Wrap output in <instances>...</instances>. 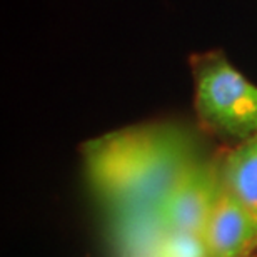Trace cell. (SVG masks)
Here are the masks:
<instances>
[{
    "label": "cell",
    "instance_id": "3957f363",
    "mask_svg": "<svg viewBox=\"0 0 257 257\" xmlns=\"http://www.w3.org/2000/svg\"><path fill=\"white\" fill-rule=\"evenodd\" d=\"M207 257H249L257 250V214L222 189L202 234Z\"/></svg>",
    "mask_w": 257,
    "mask_h": 257
},
{
    "label": "cell",
    "instance_id": "277c9868",
    "mask_svg": "<svg viewBox=\"0 0 257 257\" xmlns=\"http://www.w3.org/2000/svg\"><path fill=\"white\" fill-rule=\"evenodd\" d=\"M220 172L225 189L257 214V134L220 157Z\"/></svg>",
    "mask_w": 257,
    "mask_h": 257
},
{
    "label": "cell",
    "instance_id": "6da1fadb",
    "mask_svg": "<svg viewBox=\"0 0 257 257\" xmlns=\"http://www.w3.org/2000/svg\"><path fill=\"white\" fill-rule=\"evenodd\" d=\"M85 179L107 229L152 215L200 157L194 136L176 124L132 125L82 147Z\"/></svg>",
    "mask_w": 257,
    "mask_h": 257
},
{
    "label": "cell",
    "instance_id": "7a4b0ae2",
    "mask_svg": "<svg viewBox=\"0 0 257 257\" xmlns=\"http://www.w3.org/2000/svg\"><path fill=\"white\" fill-rule=\"evenodd\" d=\"M195 109L217 136L244 142L257 134V87L220 52L194 60Z\"/></svg>",
    "mask_w": 257,
    "mask_h": 257
},
{
    "label": "cell",
    "instance_id": "5b68a950",
    "mask_svg": "<svg viewBox=\"0 0 257 257\" xmlns=\"http://www.w3.org/2000/svg\"><path fill=\"white\" fill-rule=\"evenodd\" d=\"M249 257H257V250H255V252H254L252 255H249Z\"/></svg>",
    "mask_w": 257,
    "mask_h": 257
}]
</instances>
